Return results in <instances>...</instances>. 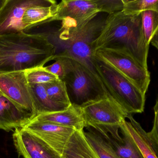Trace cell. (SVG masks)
I'll return each instance as SVG.
<instances>
[{
	"mask_svg": "<svg viewBox=\"0 0 158 158\" xmlns=\"http://www.w3.org/2000/svg\"><path fill=\"white\" fill-rule=\"evenodd\" d=\"M120 130L123 135L122 141H117L106 133L96 130L107 140L121 158H143L139 148L130 135L121 127Z\"/></svg>",
	"mask_w": 158,
	"mask_h": 158,
	"instance_id": "19",
	"label": "cell"
},
{
	"mask_svg": "<svg viewBox=\"0 0 158 158\" xmlns=\"http://www.w3.org/2000/svg\"><path fill=\"white\" fill-rule=\"evenodd\" d=\"M62 158H99L85 138L84 130H75L68 142Z\"/></svg>",
	"mask_w": 158,
	"mask_h": 158,
	"instance_id": "16",
	"label": "cell"
},
{
	"mask_svg": "<svg viewBox=\"0 0 158 158\" xmlns=\"http://www.w3.org/2000/svg\"><path fill=\"white\" fill-rule=\"evenodd\" d=\"M58 4L52 5H40L27 9L22 18L25 29L31 26L42 25L52 22L57 15Z\"/></svg>",
	"mask_w": 158,
	"mask_h": 158,
	"instance_id": "18",
	"label": "cell"
},
{
	"mask_svg": "<svg viewBox=\"0 0 158 158\" xmlns=\"http://www.w3.org/2000/svg\"><path fill=\"white\" fill-rule=\"evenodd\" d=\"M32 118L31 113L0 92V130L9 132L23 128Z\"/></svg>",
	"mask_w": 158,
	"mask_h": 158,
	"instance_id": "12",
	"label": "cell"
},
{
	"mask_svg": "<svg viewBox=\"0 0 158 158\" xmlns=\"http://www.w3.org/2000/svg\"><path fill=\"white\" fill-rule=\"evenodd\" d=\"M54 60L55 62L53 64L44 66V68L46 70L56 75L59 79L64 80L73 69L74 61L65 58H57Z\"/></svg>",
	"mask_w": 158,
	"mask_h": 158,
	"instance_id": "25",
	"label": "cell"
},
{
	"mask_svg": "<svg viewBox=\"0 0 158 158\" xmlns=\"http://www.w3.org/2000/svg\"><path fill=\"white\" fill-rule=\"evenodd\" d=\"M123 11L128 14H135L143 11L152 10L158 13V0H123Z\"/></svg>",
	"mask_w": 158,
	"mask_h": 158,
	"instance_id": "24",
	"label": "cell"
},
{
	"mask_svg": "<svg viewBox=\"0 0 158 158\" xmlns=\"http://www.w3.org/2000/svg\"><path fill=\"white\" fill-rule=\"evenodd\" d=\"M154 110L155 117L153 128L149 132L147 133V134L158 148V99L154 106Z\"/></svg>",
	"mask_w": 158,
	"mask_h": 158,
	"instance_id": "27",
	"label": "cell"
},
{
	"mask_svg": "<svg viewBox=\"0 0 158 158\" xmlns=\"http://www.w3.org/2000/svg\"><path fill=\"white\" fill-rule=\"evenodd\" d=\"M25 74L29 84H46L59 79L56 75L46 70L44 66L26 70Z\"/></svg>",
	"mask_w": 158,
	"mask_h": 158,
	"instance_id": "23",
	"label": "cell"
},
{
	"mask_svg": "<svg viewBox=\"0 0 158 158\" xmlns=\"http://www.w3.org/2000/svg\"><path fill=\"white\" fill-rule=\"evenodd\" d=\"M44 84L46 92L52 101L68 107L72 105L64 81L58 79Z\"/></svg>",
	"mask_w": 158,
	"mask_h": 158,
	"instance_id": "21",
	"label": "cell"
},
{
	"mask_svg": "<svg viewBox=\"0 0 158 158\" xmlns=\"http://www.w3.org/2000/svg\"><path fill=\"white\" fill-rule=\"evenodd\" d=\"M56 3L52 0H6L0 10V35L23 31L25 28L22 18L25 11L36 6Z\"/></svg>",
	"mask_w": 158,
	"mask_h": 158,
	"instance_id": "8",
	"label": "cell"
},
{
	"mask_svg": "<svg viewBox=\"0 0 158 158\" xmlns=\"http://www.w3.org/2000/svg\"><path fill=\"white\" fill-rule=\"evenodd\" d=\"M150 44H151L152 45L156 47L158 50V31L152 38L151 41H150Z\"/></svg>",
	"mask_w": 158,
	"mask_h": 158,
	"instance_id": "28",
	"label": "cell"
},
{
	"mask_svg": "<svg viewBox=\"0 0 158 158\" xmlns=\"http://www.w3.org/2000/svg\"><path fill=\"white\" fill-rule=\"evenodd\" d=\"M142 14V27L146 41L148 44L158 31V13L152 10L143 11Z\"/></svg>",
	"mask_w": 158,
	"mask_h": 158,
	"instance_id": "22",
	"label": "cell"
},
{
	"mask_svg": "<svg viewBox=\"0 0 158 158\" xmlns=\"http://www.w3.org/2000/svg\"><path fill=\"white\" fill-rule=\"evenodd\" d=\"M6 2V0H0V10L3 6L4 4Z\"/></svg>",
	"mask_w": 158,
	"mask_h": 158,
	"instance_id": "29",
	"label": "cell"
},
{
	"mask_svg": "<svg viewBox=\"0 0 158 158\" xmlns=\"http://www.w3.org/2000/svg\"><path fill=\"white\" fill-rule=\"evenodd\" d=\"M0 92L19 106L33 114V102L25 71L1 74Z\"/></svg>",
	"mask_w": 158,
	"mask_h": 158,
	"instance_id": "9",
	"label": "cell"
},
{
	"mask_svg": "<svg viewBox=\"0 0 158 158\" xmlns=\"http://www.w3.org/2000/svg\"><path fill=\"white\" fill-rule=\"evenodd\" d=\"M95 56L122 74L146 95L151 81L150 72L128 53L121 49L104 48L98 50Z\"/></svg>",
	"mask_w": 158,
	"mask_h": 158,
	"instance_id": "6",
	"label": "cell"
},
{
	"mask_svg": "<svg viewBox=\"0 0 158 158\" xmlns=\"http://www.w3.org/2000/svg\"><path fill=\"white\" fill-rule=\"evenodd\" d=\"M29 88L34 107L32 118L41 114L63 111L69 107L52 101L44 84H29Z\"/></svg>",
	"mask_w": 158,
	"mask_h": 158,
	"instance_id": "17",
	"label": "cell"
},
{
	"mask_svg": "<svg viewBox=\"0 0 158 158\" xmlns=\"http://www.w3.org/2000/svg\"><path fill=\"white\" fill-rule=\"evenodd\" d=\"M100 12L98 0H63L58 4V11L52 21L65 18L79 20Z\"/></svg>",
	"mask_w": 158,
	"mask_h": 158,
	"instance_id": "13",
	"label": "cell"
},
{
	"mask_svg": "<svg viewBox=\"0 0 158 158\" xmlns=\"http://www.w3.org/2000/svg\"><path fill=\"white\" fill-rule=\"evenodd\" d=\"M86 129L88 131H84L85 136L99 158H121L107 140L97 130L90 127Z\"/></svg>",
	"mask_w": 158,
	"mask_h": 158,
	"instance_id": "20",
	"label": "cell"
},
{
	"mask_svg": "<svg viewBox=\"0 0 158 158\" xmlns=\"http://www.w3.org/2000/svg\"><path fill=\"white\" fill-rule=\"evenodd\" d=\"M127 118L120 127L132 138L139 148L143 158H158V148L142 128L139 122L129 114Z\"/></svg>",
	"mask_w": 158,
	"mask_h": 158,
	"instance_id": "15",
	"label": "cell"
},
{
	"mask_svg": "<svg viewBox=\"0 0 158 158\" xmlns=\"http://www.w3.org/2000/svg\"><path fill=\"white\" fill-rule=\"evenodd\" d=\"M55 54L54 47L43 33L0 35V75L44 66Z\"/></svg>",
	"mask_w": 158,
	"mask_h": 158,
	"instance_id": "2",
	"label": "cell"
},
{
	"mask_svg": "<svg viewBox=\"0 0 158 158\" xmlns=\"http://www.w3.org/2000/svg\"><path fill=\"white\" fill-rule=\"evenodd\" d=\"M96 60L98 73L107 91L112 98L128 114L143 112L146 95L115 69Z\"/></svg>",
	"mask_w": 158,
	"mask_h": 158,
	"instance_id": "4",
	"label": "cell"
},
{
	"mask_svg": "<svg viewBox=\"0 0 158 158\" xmlns=\"http://www.w3.org/2000/svg\"><path fill=\"white\" fill-rule=\"evenodd\" d=\"M108 14L99 12L92 16L77 20L65 18L54 30L28 28L29 34L42 33L46 35L55 49L54 60L65 58L79 63L86 70L100 89L109 94L98 70L94 43L102 31Z\"/></svg>",
	"mask_w": 158,
	"mask_h": 158,
	"instance_id": "1",
	"label": "cell"
},
{
	"mask_svg": "<svg viewBox=\"0 0 158 158\" xmlns=\"http://www.w3.org/2000/svg\"><path fill=\"white\" fill-rule=\"evenodd\" d=\"M13 139L19 156L24 158H62L45 142L22 128L14 131Z\"/></svg>",
	"mask_w": 158,
	"mask_h": 158,
	"instance_id": "10",
	"label": "cell"
},
{
	"mask_svg": "<svg viewBox=\"0 0 158 158\" xmlns=\"http://www.w3.org/2000/svg\"><path fill=\"white\" fill-rule=\"evenodd\" d=\"M80 106L85 128L120 130L129 115L109 94L100 96Z\"/></svg>",
	"mask_w": 158,
	"mask_h": 158,
	"instance_id": "5",
	"label": "cell"
},
{
	"mask_svg": "<svg viewBox=\"0 0 158 158\" xmlns=\"http://www.w3.org/2000/svg\"><path fill=\"white\" fill-rule=\"evenodd\" d=\"M22 129L41 139L61 156L69 138L76 130L68 127L32 120Z\"/></svg>",
	"mask_w": 158,
	"mask_h": 158,
	"instance_id": "11",
	"label": "cell"
},
{
	"mask_svg": "<svg viewBox=\"0 0 158 158\" xmlns=\"http://www.w3.org/2000/svg\"><path fill=\"white\" fill-rule=\"evenodd\" d=\"M72 104H82L105 94L98 85L79 63L74 61L71 71L64 79Z\"/></svg>",
	"mask_w": 158,
	"mask_h": 158,
	"instance_id": "7",
	"label": "cell"
},
{
	"mask_svg": "<svg viewBox=\"0 0 158 158\" xmlns=\"http://www.w3.org/2000/svg\"><path fill=\"white\" fill-rule=\"evenodd\" d=\"M149 47L143 31L141 13L128 14L123 11L108 15L94 43L95 53L102 48L121 49L148 70Z\"/></svg>",
	"mask_w": 158,
	"mask_h": 158,
	"instance_id": "3",
	"label": "cell"
},
{
	"mask_svg": "<svg viewBox=\"0 0 158 158\" xmlns=\"http://www.w3.org/2000/svg\"><path fill=\"white\" fill-rule=\"evenodd\" d=\"M30 120L68 127L78 131L83 130L86 127L80 106L75 104L63 111L41 114Z\"/></svg>",
	"mask_w": 158,
	"mask_h": 158,
	"instance_id": "14",
	"label": "cell"
},
{
	"mask_svg": "<svg viewBox=\"0 0 158 158\" xmlns=\"http://www.w3.org/2000/svg\"><path fill=\"white\" fill-rule=\"evenodd\" d=\"M100 12L108 15L123 11L124 7L123 0H98Z\"/></svg>",
	"mask_w": 158,
	"mask_h": 158,
	"instance_id": "26",
	"label": "cell"
}]
</instances>
